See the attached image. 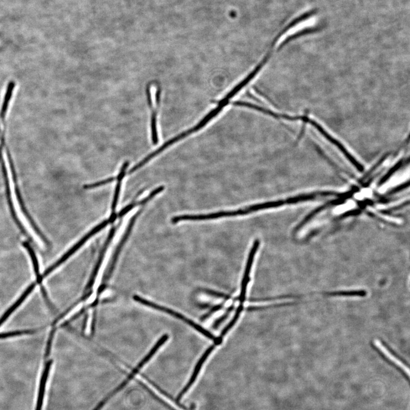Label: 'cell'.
<instances>
[{
    "instance_id": "6da1fadb",
    "label": "cell",
    "mask_w": 410,
    "mask_h": 410,
    "mask_svg": "<svg viewBox=\"0 0 410 410\" xmlns=\"http://www.w3.org/2000/svg\"><path fill=\"white\" fill-rule=\"evenodd\" d=\"M177 406L146 382L134 378L114 389L96 410H174Z\"/></svg>"
},
{
    "instance_id": "7a4b0ae2",
    "label": "cell",
    "mask_w": 410,
    "mask_h": 410,
    "mask_svg": "<svg viewBox=\"0 0 410 410\" xmlns=\"http://www.w3.org/2000/svg\"><path fill=\"white\" fill-rule=\"evenodd\" d=\"M371 345L373 349L376 350L377 354L382 358V359L395 367L407 380H409L408 374L406 370L404 369V368L409 369L408 363L393 350L390 346H388L385 341L380 339L373 340Z\"/></svg>"
},
{
    "instance_id": "3957f363",
    "label": "cell",
    "mask_w": 410,
    "mask_h": 410,
    "mask_svg": "<svg viewBox=\"0 0 410 410\" xmlns=\"http://www.w3.org/2000/svg\"><path fill=\"white\" fill-rule=\"evenodd\" d=\"M115 221V217L111 215L108 220L103 221L100 224H99L97 226L93 228L92 230H91L89 233H87V235L85 237H83L79 242H77L75 245L72 246L69 250L67 251L63 256L58 259V261H57L54 264H53V265L47 269L44 272L43 275L41 276L42 279L43 280L46 277H48L49 275L53 272V271H54L55 269L60 267L61 264L65 262L67 259L70 258L72 255H73V254L79 250V249L83 245H84V244L93 236H94L98 232H100L103 230V228L106 227L108 224H112V223Z\"/></svg>"
},
{
    "instance_id": "277c9868",
    "label": "cell",
    "mask_w": 410,
    "mask_h": 410,
    "mask_svg": "<svg viewBox=\"0 0 410 410\" xmlns=\"http://www.w3.org/2000/svg\"><path fill=\"white\" fill-rule=\"evenodd\" d=\"M133 299L136 301V302L142 304L145 306H147V307L152 308L155 309H157L158 310L162 311V312H164L165 313H167L171 316H173V317L175 318H178L183 321L185 322L186 324H188L190 326L193 327V328L198 330L201 333L203 334L204 336L208 337L209 339L212 340H215L216 337L211 334L209 331L206 330V329L202 328V326L200 325L194 323V321L186 318L185 316L179 313L175 312V311L170 309L168 308H166L165 307H163L162 305H158L157 304L154 303L152 302H150V301L144 299L142 297H140L139 296L134 295L133 297Z\"/></svg>"
},
{
    "instance_id": "5b68a950",
    "label": "cell",
    "mask_w": 410,
    "mask_h": 410,
    "mask_svg": "<svg viewBox=\"0 0 410 410\" xmlns=\"http://www.w3.org/2000/svg\"><path fill=\"white\" fill-rule=\"evenodd\" d=\"M116 230H117L116 227H113L111 228L110 233H109L105 245H104L102 250L100 253V257H99L97 262L96 264V266L94 269H93L89 283H88L86 287L84 297L86 295L88 290L91 289V288L92 287L93 283H94L95 282V278L99 271V269H100L101 266V264L103 262L104 257H105V253L106 252L108 246H109V245H110V243H111L114 235H115Z\"/></svg>"
},
{
    "instance_id": "8992f818",
    "label": "cell",
    "mask_w": 410,
    "mask_h": 410,
    "mask_svg": "<svg viewBox=\"0 0 410 410\" xmlns=\"http://www.w3.org/2000/svg\"><path fill=\"white\" fill-rule=\"evenodd\" d=\"M147 94L148 105L150 108L152 109L151 115V134L152 140L153 144H157L159 142L158 134L157 130V108L158 106L153 107V101L151 95V90L150 86H148L147 90Z\"/></svg>"
},
{
    "instance_id": "52a82bcc",
    "label": "cell",
    "mask_w": 410,
    "mask_h": 410,
    "mask_svg": "<svg viewBox=\"0 0 410 410\" xmlns=\"http://www.w3.org/2000/svg\"><path fill=\"white\" fill-rule=\"evenodd\" d=\"M36 284L33 283L29 285V287L25 290L24 294L21 296V297L16 301L11 307H10L0 318V326H2L5 321H6L11 314L14 312L15 309L18 308L21 304H22L24 300L27 298L28 296L32 292L35 287Z\"/></svg>"
},
{
    "instance_id": "ba28073f",
    "label": "cell",
    "mask_w": 410,
    "mask_h": 410,
    "mask_svg": "<svg viewBox=\"0 0 410 410\" xmlns=\"http://www.w3.org/2000/svg\"><path fill=\"white\" fill-rule=\"evenodd\" d=\"M129 165V162H126L125 163H124L122 165V167L120 171V173H119V174L116 177V180L118 181V183L116 186L115 193H114L113 199L112 203V206H111L112 213H114V212H115V210L116 208L119 198V195H120L122 182L124 178V176H125L126 175V170L128 167Z\"/></svg>"
},
{
    "instance_id": "9c48e42d",
    "label": "cell",
    "mask_w": 410,
    "mask_h": 410,
    "mask_svg": "<svg viewBox=\"0 0 410 410\" xmlns=\"http://www.w3.org/2000/svg\"><path fill=\"white\" fill-rule=\"evenodd\" d=\"M23 245L26 250H27L29 254V256L32 259V262L33 263V265L34 267V270L37 278V283H42L43 280L41 278V275H40V267H39V263L38 261V259L37 257H36L35 253L33 248L32 246H30V244L26 241H24L23 243Z\"/></svg>"
},
{
    "instance_id": "30bf717a",
    "label": "cell",
    "mask_w": 410,
    "mask_h": 410,
    "mask_svg": "<svg viewBox=\"0 0 410 410\" xmlns=\"http://www.w3.org/2000/svg\"><path fill=\"white\" fill-rule=\"evenodd\" d=\"M38 330H16V331H13L10 332H7V333H3L0 334V339H5L10 338V337L18 336H22L24 335H30L33 334L35 333L36 331H37Z\"/></svg>"
},
{
    "instance_id": "8fae6325",
    "label": "cell",
    "mask_w": 410,
    "mask_h": 410,
    "mask_svg": "<svg viewBox=\"0 0 410 410\" xmlns=\"http://www.w3.org/2000/svg\"><path fill=\"white\" fill-rule=\"evenodd\" d=\"M115 180H116V177L108 178L106 180L99 181V182L95 183L86 184L84 186V188L85 189H87V190L94 189L98 188V187H100L101 186L105 185L109 183H111L113 182V181Z\"/></svg>"
}]
</instances>
